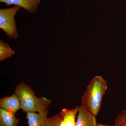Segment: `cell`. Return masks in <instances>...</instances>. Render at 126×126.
I'll return each mask as SVG.
<instances>
[{"label": "cell", "mask_w": 126, "mask_h": 126, "mask_svg": "<svg viewBox=\"0 0 126 126\" xmlns=\"http://www.w3.org/2000/svg\"><path fill=\"white\" fill-rule=\"evenodd\" d=\"M107 87V80L101 76H94L82 96L81 106L96 116L101 107L103 98Z\"/></svg>", "instance_id": "1"}, {"label": "cell", "mask_w": 126, "mask_h": 126, "mask_svg": "<svg viewBox=\"0 0 126 126\" xmlns=\"http://www.w3.org/2000/svg\"><path fill=\"white\" fill-rule=\"evenodd\" d=\"M15 92L18 94L23 111L40 112L48 109L52 100L46 97H38L31 88L23 82L16 87Z\"/></svg>", "instance_id": "2"}, {"label": "cell", "mask_w": 126, "mask_h": 126, "mask_svg": "<svg viewBox=\"0 0 126 126\" xmlns=\"http://www.w3.org/2000/svg\"><path fill=\"white\" fill-rule=\"evenodd\" d=\"M21 8L15 5L11 8L0 9V29L12 39H16L19 36L15 18Z\"/></svg>", "instance_id": "3"}, {"label": "cell", "mask_w": 126, "mask_h": 126, "mask_svg": "<svg viewBox=\"0 0 126 126\" xmlns=\"http://www.w3.org/2000/svg\"><path fill=\"white\" fill-rule=\"evenodd\" d=\"M0 108L15 115L21 109L20 100L16 92L10 96H5L0 99Z\"/></svg>", "instance_id": "4"}, {"label": "cell", "mask_w": 126, "mask_h": 126, "mask_svg": "<svg viewBox=\"0 0 126 126\" xmlns=\"http://www.w3.org/2000/svg\"><path fill=\"white\" fill-rule=\"evenodd\" d=\"M76 126H96L97 125L94 115L83 106L78 107Z\"/></svg>", "instance_id": "5"}, {"label": "cell", "mask_w": 126, "mask_h": 126, "mask_svg": "<svg viewBox=\"0 0 126 126\" xmlns=\"http://www.w3.org/2000/svg\"><path fill=\"white\" fill-rule=\"evenodd\" d=\"M0 2L5 3L6 6L12 5L18 6L31 14L36 12L38 9L41 0H0Z\"/></svg>", "instance_id": "6"}, {"label": "cell", "mask_w": 126, "mask_h": 126, "mask_svg": "<svg viewBox=\"0 0 126 126\" xmlns=\"http://www.w3.org/2000/svg\"><path fill=\"white\" fill-rule=\"evenodd\" d=\"M48 109L36 113L35 112L26 113V118L29 126H46Z\"/></svg>", "instance_id": "7"}, {"label": "cell", "mask_w": 126, "mask_h": 126, "mask_svg": "<svg viewBox=\"0 0 126 126\" xmlns=\"http://www.w3.org/2000/svg\"><path fill=\"white\" fill-rule=\"evenodd\" d=\"M20 121L15 114L0 108V126H17Z\"/></svg>", "instance_id": "8"}, {"label": "cell", "mask_w": 126, "mask_h": 126, "mask_svg": "<svg viewBox=\"0 0 126 126\" xmlns=\"http://www.w3.org/2000/svg\"><path fill=\"white\" fill-rule=\"evenodd\" d=\"M78 111V107L72 109L63 108L59 113L62 117L66 126H76V117Z\"/></svg>", "instance_id": "9"}, {"label": "cell", "mask_w": 126, "mask_h": 126, "mask_svg": "<svg viewBox=\"0 0 126 126\" xmlns=\"http://www.w3.org/2000/svg\"><path fill=\"white\" fill-rule=\"evenodd\" d=\"M15 51L12 49L8 43H6L3 41H0V62L5 60L8 58H10L15 54Z\"/></svg>", "instance_id": "10"}, {"label": "cell", "mask_w": 126, "mask_h": 126, "mask_svg": "<svg viewBox=\"0 0 126 126\" xmlns=\"http://www.w3.org/2000/svg\"><path fill=\"white\" fill-rule=\"evenodd\" d=\"M46 126H66L62 117L59 114L48 118Z\"/></svg>", "instance_id": "11"}, {"label": "cell", "mask_w": 126, "mask_h": 126, "mask_svg": "<svg viewBox=\"0 0 126 126\" xmlns=\"http://www.w3.org/2000/svg\"><path fill=\"white\" fill-rule=\"evenodd\" d=\"M113 126H126V109L123 110L117 115Z\"/></svg>", "instance_id": "12"}, {"label": "cell", "mask_w": 126, "mask_h": 126, "mask_svg": "<svg viewBox=\"0 0 126 126\" xmlns=\"http://www.w3.org/2000/svg\"><path fill=\"white\" fill-rule=\"evenodd\" d=\"M96 126H109V125H105L102 124H98Z\"/></svg>", "instance_id": "13"}]
</instances>
